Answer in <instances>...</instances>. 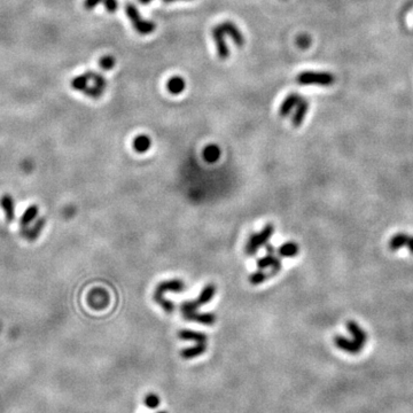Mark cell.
I'll return each instance as SVG.
<instances>
[{
	"instance_id": "1",
	"label": "cell",
	"mask_w": 413,
	"mask_h": 413,
	"mask_svg": "<svg viewBox=\"0 0 413 413\" xmlns=\"http://www.w3.org/2000/svg\"><path fill=\"white\" fill-rule=\"evenodd\" d=\"M216 294V286L212 285V283H209L206 285L202 292L199 295L197 300L194 301H186L183 302L180 304V312H182V316L187 320H191L192 317L195 312H198V309L201 308L202 305L209 303L210 301L212 300L213 296Z\"/></svg>"
},
{
	"instance_id": "2",
	"label": "cell",
	"mask_w": 413,
	"mask_h": 413,
	"mask_svg": "<svg viewBox=\"0 0 413 413\" xmlns=\"http://www.w3.org/2000/svg\"><path fill=\"white\" fill-rule=\"evenodd\" d=\"M296 82L300 85L331 86L335 82V77L333 73L326 71H304L298 73Z\"/></svg>"
},
{
	"instance_id": "3",
	"label": "cell",
	"mask_w": 413,
	"mask_h": 413,
	"mask_svg": "<svg viewBox=\"0 0 413 413\" xmlns=\"http://www.w3.org/2000/svg\"><path fill=\"white\" fill-rule=\"evenodd\" d=\"M274 232H275L274 225L267 224L263 228H262L261 232L250 235V238L248 239V241H247L246 243L245 253L247 254V255H250V256L255 255L262 246L267 245V243L269 242L270 238L272 237V234H274Z\"/></svg>"
},
{
	"instance_id": "4",
	"label": "cell",
	"mask_w": 413,
	"mask_h": 413,
	"mask_svg": "<svg viewBox=\"0 0 413 413\" xmlns=\"http://www.w3.org/2000/svg\"><path fill=\"white\" fill-rule=\"evenodd\" d=\"M125 13H127L129 20L131 21L132 25H134L135 30L139 32L140 35H149L155 30V24L152 21L142 20L137 7L134 3L129 2L125 5Z\"/></svg>"
},
{
	"instance_id": "5",
	"label": "cell",
	"mask_w": 413,
	"mask_h": 413,
	"mask_svg": "<svg viewBox=\"0 0 413 413\" xmlns=\"http://www.w3.org/2000/svg\"><path fill=\"white\" fill-rule=\"evenodd\" d=\"M185 283L179 279H171L167 280V281H162L158 283L156 289H155L154 301L157 300V298L164 297V294L167 292L180 293L183 292V290H185Z\"/></svg>"
},
{
	"instance_id": "6",
	"label": "cell",
	"mask_w": 413,
	"mask_h": 413,
	"mask_svg": "<svg viewBox=\"0 0 413 413\" xmlns=\"http://www.w3.org/2000/svg\"><path fill=\"white\" fill-rule=\"evenodd\" d=\"M211 34H212V38L216 43L217 54H218L219 59H222V60H226V59L230 57V50H228L226 42H225V37H224L225 34L222 31V29H220L219 25H217V27L212 29Z\"/></svg>"
},
{
	"instance_id": "7",
	"label": "cell",
	"mask_w": 413,
	"mask_h": 413,
	"mask_svg": "<svg viewBox=\"0 0 413 413\" xmlns=\"http://www.w3.org/2000/svg\"><path fill=\"white\" fill-rule=\"evenodd\" d=\"M334 344L338 346L339 349L342 350V351L351 353V355H356V353H359L363 349V345H360L358 342H356L353 339L344 338L342 335H337L334 338Z\"/></svg>"
},
{
	"instance_id": "8",
	"label": "cell",
	"mask_w": 413,
	"mask_h": 413,
	"mask_svg": "<svg viewBox=\"0 0 413 413\" xmlns=\"http://www.w3.org/2000/svg\"><path fill=\"white\" fill-rule=\"evenodd\" d=\"M257 268L260 270H270L275 275H278V272L281 270V262L275 254L268 253L267 255L263 256L257 261Z\"/></svg>"
},
{
	"instance_id": "9",
	"label": "cell",
	"mask_w": 413,
	"mask_h": 413,
	"mask_svg": "<svg viewBox=\"0 0 413 413\" xmlns=\"http://www.w3.org/2000/svg\"><path fill=\"white\" fill-rule=\"evenodd\" d=\"M220 29H222V31L224 32L225 35H228L231 37V39L233 40V43L237 45L238 47H241L243 46V44H245V38H243V35L242 32L239 30V28L235 25L234 23H232V22H223L222 24H219Z\"/></svg>"
},
{
	"instance_id": "10",
	"label": "cell",
	"mask_w": 413,
	"mask_h": 413,
	"mask_svg": "<svg viewBox=\"0 0 413 413\" xmlns=\"http://www.w3.org/2000/svg\"><path fill=\"white\" fill-rule=\"evenodd\" d=\"M109 302V295L106 290L97 288L92 290L90 296H88V303H90L91 307L95 309H103L108 305Z\"/></svg>"
},
{
	"instance_id": "11",
	"label": "cell",
	"mask_w": 413,
	"mask_h": 413,
	"mask_svg": "<svg viewBox=\"0 0 413 413\" xmlns=\"http://www.w3.org/2000/svg\"><path fill=\"white\" fill-rule=\"evenodd\" d=\"M0 206H1L3 212H5L7 223H12L15 218V201H14L12 195L3 194L0 198Z\"/></svg>"
},
{
	"instance_id": "12",
	"label": "cell",
	"mask_w": 413,
	"mask_h": 413,
	"mask_svg": "<svg viewBox=\"0 0 413 413\" xmlns=\"http://www.w3.org/2000/svg\"><path fill=\"white\" fill-rule=\"evenodd\" d=\"M308 109H309V103L307 101V99L301 98V100L298 101L297 106L295 107V112L292 117V124L294 125V127L297 128L303 123L305 116H307Z\"/></svg>"
},
{
	"instance_id": "13",
	"label": "cell",
	"mask_w": 413,
	"mask_h": 413,
	"mask_svg": "<svg viewBox=\"0 0 413 413\" xmlns=\"http://www.w3.org/2000/svg\"><path fill=\"white\" fill-rule=\"evenodd\" d=\"M346 328H348L349 333L351 334V337L356 342H358L360 345H363L367 342V334L365 333V331L361 328L358 324L353 320H350V322L346 323Z\"/></svg>"
},
{
	"instance_id": "14",
	"label": "cell",
	"mask_w": 413,
	"mask_h": 413,
	"mask_svg": "<svg viewBox=\"0 0 413 413\" xmlns=\"http://www.w3.org/2000/svg\"><path fill=\"white\" fill-rule=\"evenodd\" d=\"M301 100V97L296 93H292L289 95H287L285 98V100L282 101L281 106H280V109H279V114L281 117H286L288 116L290 113L293 112V109L295 107L297 106L298 101Z\"/></svg>"
},
{
	"instance_id": "15",
	"label": "cell",
	"mask_w": 413,
	"mask_h": 413,
	"mask_svg": "<svg viewBox=\"0 0 413 413\" xmlns=\"http://www.w3.org/2000/svg\"><path fill=\"white\" fill-rule=\"evenodd\" d=\"M46 225V219L44 218V217H40V218L37 219V222L35 223V225L30 228H25V230H22L23 232V235L24 238L27 239L29 241H35L38 239V237L42 233L44 226Z\"/></svg>"
},
{
	"instance_id": "16",
	"label": "cell",
	"mask_w": 413,
	"mask_h": 413,
	"mask_svg": "<svg viewBox=\"0 0 413 413\" xmlns=\"http://www.w3.org/2000/svg\"><path fill=\"white\" fill-rule=\"evenodd\" d=\"M178 338L180 340L192 341L195 344H206V335L201 332H195L192 330H180L178 332Z\"/></svg>"
},
{
	"instance_id": "17",
	"label": "cell",
	"mask_w": 413,
	"mask_h": 413,
	"mask_svg": "<svg viewBox=\"0 0 413 413\" xmlns=\"http://www.w3.org/2000/svg\"><path fill=\"white\" fill-rule=\"evenodd\" d=\"M38 213H39V206H36V205H32L27 208L25 210L23 215H22L21 219H20V226L22 230H25V228H28L29 225L32 223V220H35L37 217H38Z\"/></svg>"
},
{
	"instance_id": "18",
	"label": "cell",
	"mask_w": 413,
	"mask_h": 413,
	"mask_svg": "<svg viewBox=\"0 0 413 413\" xmlns=\"http://www.w3.org/2000/svg\"><path fill=\"white\" fill-rule=\"evenodd\" d=\"M220 148L215 143H210V145H206L205 147L204 152H202V156H204V160L208 163H215L219 160L220 157Z\"/></svg>"
},
{
	"instance_id": "19",
	"label": "cell",
	"mask_w": 413,
	"mask_h": 413,
	"mask_svg": "<svg viewBox=\"0 0 413 413\" xmlns=\"http://www.w3.org/2000/svg\"><path fill=\"white\" fill-rule=\"evenodd\" d=\"M206 350V344H197V345L184 349L183 351L180 352V356H182L184 359H193L197 358L198 356H201L202 353H205Z\"/></svg>"
},
{
	"instance_id": "20",
	"label": "cell",
	"mask_w": 413,
	"mask_h": 413,
	"mask_svg": "<svg viewBox=\"0 0 413 413\" xmlns=\"http://www.w3.org/2000/svg\"><path fill=\"white\" fill-rule=\"evenodd\" d=\"M185 87H186L185 79L179 76L171 77L167 83V88L171 94H180L184 90H185Z\"/></svg>"
},
{
	"instance_id": "21",
	"label": "cell",
	"mask_w": 413,
	"mask_h": 413,
	"mask_svg": "<svg viewBox=\"0 0 413 413\" xmlns=\"http://www.w3.org/2000/svg\"><path fill=\"white\" fill-rule=\"evenodd\" d=\"M191 322H195L198 324H201V325L206 326H211L216 323V315L212 312H195L193 317H192Z\"/></svg>"
},
{
	"instance_id": "22",
	"label": "cell",
	"mask_w": 413,
	"mask_h": 413,
	"mask_svg": "<svg viewBox=\"0 0 413 413\" xmlns=\"http://www.w3.org/2000/svg\"><path fill=\"white\" fill-rule=\"evenodd\" d=\"M300 247L296 242H286L278 248V255L281 257H295L298 254Z\"/></svg>"
},
{
	"instance_id": "23",
	"label": "cell",
	"mask_w": 413,
	"mask_h": 413,
	"mask_svg": "<svg viewBox=\"0 0 413 413\" xmlns=\"http://www.w3.org/2000/svg\"><path fill=\"white\" fill-rule=\"evenodd\" d=\"M150 145H152V141L146 135H139L134 140V149L137 153H146L147 150H149Z\"/></svg>"
},
{
	"instance_id": "24",
	"label": "cell",
	"mask_w": 413,
	"mask_h": 413,
	"mask_svg": "<svg viewBox=\"0 0 413 413\" xmlns=\"http://www.w3.org/2000/svg\"><path fill=\"white\" fill-rule=\"evenodd\" d=\"M275 275L274 274V272L270 271V270H269L268 272H265L263 270H260V271L254 272V274L249 275V282L254 286H257V285H261V283H263L264 281H267V280H269Z\"/></svg>"
},
{
	"instance_id": "25",
	"label": "cell",
	"mask_w": 413,
	"mask_h": 413,
	"mask_svg": "<svg viewBox=\"0 0 413 413\" xmlns=\"http://www.w3.org/2000/svg\"><path fill=\"white\" fill-rule=\"evenodd\" d=\"M409 238H410V235H408L405 233H398L396 235H394V237L390 239V241H389L390 250L395 252V250L401 249L402 247L407 246L408 242H409Z\"/></svg>"
},
{
	"instance_id": "26",
	"label": "cell",
	"mask_w": 413,
	"mask_h": 413,
	"mask_svg": "<svg viewBox=\"0 0 413 413\" xmlns=\"http://www.w3.org/2000/svg\"><path fill=\"white\" fill-rule=\"evenodd\" d=\"M90 80V71L86 73H83V75L77 76L71 80V87L75 88L77 91H84L87 87V83Z\"/></svg>"
},
{
	"instance_id": "27",
	"label": "cell",
	"mask_w": 413,
	"mask_h": 413,
	"mask_svg": "<svg viewBox=\"0 0 413 413\" xmlns=\"http://www.w3.org/2000/svg\"><path fill=\"white\" fill-rule=\"evenodd\" d=\"M99 66L103 70H110L115 67V58L112 55H105L99 60Z\"/></svg>"
},
{
	"instance_id": "28",
	"label": "cell",
	"mask_w": 413,
	"mask_h": 413,
	"mask_svg": "<svg viewBox=\"0 0 413 413\" xmlns=\"http://www.w3.org/2000/svg\"><path fill=\"white\" fill-rule=\"evenodd\" d=\"M143 403H145L146 407L149 409H157L158 405H160V397H158L156 394L150 393L145 397Z\"/></svg>"
},
{
	"instance_id": "29",
	"label": "cell",
	"mask_w": 413,
	"mask_h": 413,
	"mask_svg": "<svg viewBox=\"0 0 413 413\" xmlns=\"http://www.w3.org/2000/svg\"><path fill=\"white\" fill-rule=\"evenodd\" d=\"M90 79H92L94 82V85L102 88V90H105L106 86H107V82H106V78L103 77L101 73H98V72H92L90 71Z\"/></svg>"
},
{
	"instance_id": "30",
	"label": "cell",
	"mask_w": 413,
	"mask_h": 413,
	"mask_svg": "<svg viewBox=\"0 0 413 413\" xmlns=\"http://www.w3.org/2000/svg\"><path fill=\"white\" fill-rule=\"evenodd\" d=\"M102 92H103V90L102 88H100V87H98V86H87L85 90L83 91V93L84 94H86L87 97H90V98H94V99H97V98H100L101 95H102Z\"/></svg>"
},
{
	"instance_id": "31",
	"label": "cell",
	"mask_w": 413,
	"mask_h": 413,
	"mask_svg": "<svg viewBox=\"0 0 413 413\" xmlns=\"http://www.w3.org/2000/svg\"><path fill=\"white\" fill-rule=\"evenodd\" d=\"M310 43H311V39H310V37L307 35L298 36V38L296 39V44L301 49H308L310 46Z\"/></svg>"
},
{
	"instance_id": "32",
	"label": "cell",
	"mask_w": 413,
	"mask_h": 413,
	"mask_svg": "<svg viewBox=\"0 0 413 413\" xmlns=\"http://www.w3.org/2000/svg\"><path fill=\"white\" fill-rule=\"evenodd\" d=\"M102 2L109 13H115L117 10V7H119L117 0H102Z\"/></svg>"
},
{
	"instance_id": "33",
	"label": "cell",
	"mask_w": 413,
	"mask_h": 413,
	"mask_svg": "<svg viewBox=\"0 0 413 413\" xmlns=\"http://www.w3.org/2000/svg\"><path fill=\"white\" fill-rule=\"evenodd\" d=\"M100 2H102V0H85V1H84V6H85L86 9L91 10L93 9L94 7H97Z\"/></svg>"
},
{
	"instance_id": "34",
	"label": "cell",
	"mask_w": 413,
	"mask_h": 413,
	"mask_svg": "<svg viewBox=\"0 0 413 413\" xmlns=\"http://www.w3.org/2000/svg\"><path fill=\"white\" fill-rule=\"evenodd\" d=\"M407 246L409 247V250H410V253L413 254V237L409 238V242H408Z\"/></svg>"
},
{
	"instance_id": "35",
	"label": "cell",
	"mask_w": 413,
	"mask_h": 413,
	"mask_svg": "<svg viewBox=\"0 0 413 413\" xmlns=\"http://www.w3.org/2000/svg\"><path fill=\"white\" fill-rule=\"evenodd\" d=\"M140 3H142V5H147V3H149L150 1H153V0H138Z\"/></svg>"
},
{
	"instance_id": "36",
	"label": "cell",
	"mask_w": 413,
	"mask_h": 413,
	"mask_svg": "<svg viewBox=\"0 0 413 413\" xmlns=\"http://www.w3.org/2000/svg\"><path fill=\"white\" fill-rule=\"evenodd\" d=\"M164 2H173V1H177V0H163Z\"/></svg>"
},
{
	"instance_id": "37",
	"label": "cell",
	"mask_w": 413,
	"mask_h": 413,
	"mask_svg": "<svg viewBox=\"0 0 413 413\" xmlns=\"http://www.w3.org/2000/svg\"><path fill=\"white\" fill-rule=\"evenodd\" d=\"M158 413H167V412H164V411H161V412H158Z\"/></svg>"
}]
</instances>
